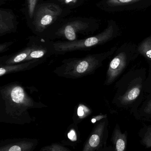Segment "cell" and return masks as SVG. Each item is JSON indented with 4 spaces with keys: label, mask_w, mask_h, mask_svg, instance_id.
<instances>
[{
    "label": "cell",
    "mask_w": 151,
    "mask_h": 151,
    "mask_svg": "<svg viewBox=\"0 0 151 151\" xmlns=\"http://www.w3.org/2000/svg\"><path fill=\"white\" fill-rule=\"evenodd\" d=\"M0 102L1 114L11 121L20 122L26 118H30L29 109L46 107L28 96L19 83H11L1 87Z\"/></svg>",
    "instance_id": "6da1fadb"
},
{
    "label": "cell",
    "mask_w": 151,
    "mask_h": 151,
    "mask_svg": "<svg viewBox=\"0 0 151 151\" xmlns=\"http://www.w3.org/2000/svg\"><path fill=\"white\" fill-rule=\"evenodd\" d=\"M72 12L54 0L43 1L36 8L28 27L35 35L45 39L52 28Z\"/></svg>",
    "instance_id": "7a4b0ae2"
},
{
    "label": "cell",
    "mask_w": 151,
    "mask_h": 151,
    "mask_svg": "<svg viewBox=\"0 0 151 151\" xmlns=\"http://www.w3.org/2000/svg\"><path fill=\"white\" fill-rule=\"evenodd\" d=\"M97 20L91 18L78 17L65 18L48 34L46 39L50 40L73 41L86 36L98 27Z\"/></svg>",
    "instance_id": "3957f363"
},
{
    "label": "cell",
    "mask_w": 151,
    "mask_h": 151,
    "mask_svg": "<svg viewBox=\"0 0 151 151\" xmlns=\"http://www.w3.org/2000/svg\"><path fill=\"white\" fill-rule=\"evenodd\" d=\"M104 57L102 54L89 55L82 58L64 59L53 73L59 77L70 79L82 78L92 74L101 65Z\"/></svg>",
    "instance_id": "277c9868"
},
{
    "label": "cell",
    "mask_w": 151,
    "mask_h": 151,
    "mask_svg": "<svg viewBox=\"0 0 151 151\" xmlns=\"http://www.w3.org/2000/svg\"><path fill=\"white\" fill-rule=\"evenodd\" d=\"M114 33L113 25H109L103 32L95 36L87 37L73 41H57L54 42L55 54L64 55L69 52L87 51L97 45L106 42Z\"/></svg>",
    "instance_id": "5b68a950"
},
{
    "label": "cell",
    "mask_w": 151,
    "mask_h": 151,
    "mask_svg": "<svg viewBox=\"0 0 151 151\" xmlns=\"http://www.w3.org/2000/svg\"><path fill=\"white\" fill-rule=\"evenodd\" d=\"M38 39V36L35 35L29 36L28 42L25 47L14 54L0 58V65H12L25 62L35 48Z\"/></svg>",
    "instance_id": "8992f818"
},
{
    "label": "cell",
    "mask_w": 151,
    "mask_h": 151,
    "mask_svg": "<svg viewBox=\"0 0 151 151\" xmlns=\"http://www.w3.org/2000/svg\"><path fill=\"white\" fill-rule=\"evenodd\" d=\"M54 42V41L38 37L35 48L25 62L40 59L47 60L50 57L55 55Z\"/></svg>",
    "instance_id": "52a82bcc"
},
{
    "label": "cell",
    "mask_w": 151,
    "mask_h": 151,
    "mask_svg": "<svg viewBox=\"0 0 151 151\" xmlns=\"http://www.w3.org/2000/svg\"><path fill=\"white\" fill-rule=\"evenodd\" d=\"M18 25L17 18L12 10L0 9V37L16 32Z\"/></svg>",
    "instance_id": "ba28073f"
},
{
    "label": "cell",
    "mask_w": 151,
    "mask_h": 151,
    "mask_svg": "<svg viewBox=\"0 0 151 151\" xmlns=\"http://www.w3.org/2000/svg\"><path fill=\"white\" fill-rule=\"evenodd\" d=\"M105 127V122L103 121L94 128L85 143L82 151H95L100 148L103 142Z\"/></svg>",
    "instance_id": "9c48e42d"
},
{
    "label": "cell",
    "mask_w": 151,
    "mask_h": 151,
    "mask_svg": "<svg viewBox=\"0 0 151 151\" xmlns=\"http://www.w3.org/2000/svg\"><path fill=\"white\" fill-rule=\"evenodd\" d=\"M37 141L32 139H14L1 145L0 151H33Z\"/></svg>",
    "instance_id": "30bf717a"
},
{
    "label": "cell",
    "mask_w": 151,
    "mask_h": 151,
    "mask_svg": "<svg viewBox=\"0 0 151 151\" xmlns=\"http://www.w3.org/2000/svg\"><path fill=\"white\" fill-rule=\"evenodd\" d=\"M46 60V59H40L12 65H0V76H4L11 73L21 72L32 70L41 64Z\"/></svg>",
    "instance_id": "8fae6325"
},
{
    "label": "cell",
    "mask_w": 151,
    "mask_h": 151,
    "mask_svg": "<svg viewBox=\"0 0 151 151\" xmlns=\"http://www.w3.org/2000/svg\"><path fill=\"white\" fill-rule=\"evenodd\" d=\"M127 56L124 52L119 54L111 62L107 71V84L114 81L122 72L126 65Z\"/></svg>",
    "instance_id": "7c38bea8"
},
{
    "label": "cell",
    "mask_w": 151,
    "mask_h": 151,
    "mask_svg": "<svg viewBox=\"0 0 151 151\" xmlns=\"http://www.w3.org/2000/svg\"><path fill=\"white\" fill-rule=\"evenodd\" d=\"M43 0H25L22 12L29 27L33 19L34 15L38 5L43 2Z\"/></svg>",
    "instance_id": "4fadbf2b"
},
{
    "label": "cell",
    "mask_w": 151,
    "mask_h": 151,
    "mask_svg": "<svg viewBox=\"0 0 151 151\" xmlns=\"http://www.w3.org/2000/svg\"><path fill=\"white\" fill-rule=\"evenodd\" d=\"M113 142L115 146V151H125L127 144L126 134L121 133L119 128L114 129L113 136Z\"/></svg>",
    "instance_id": "5bb4252c"
},
{
    "label": "cell",
    "mask_w": 151,
    "mask_h": 151,
    "mask_svg": "<svg viewBox=\"0 0 151 151\" xmlns=\"http://www.w3.org/2000/svg\"><path fill=\"white\" fill-rule=\"evenodd\" d=\"M91 111L86 105L81 103L75 107L73 119L74 124L81 122L83 119L87 118L90 114Z\"/></svg>",
    "instance_id": "9a60e30c"
},
{
    "label": "cell",
    "mask_w": 151,
    "mask_h": 151,
    "mask_svg": "<svg viewBox=\"0 0 151 151\" xmlns=\"http://www.w3.org/2000/svg\"><path fill=\"white\" fill-rule=\"evenodd\" d=\"M141 91V85L134 86L120 98L121 102L123 104H127L131 103L138 97Z\"/></svg>",
    "instance_id": "2e32d148"
},
{
    "label": "cell",
    "mask_w": 151,
    "mask_h": 151,
    "mask_svg": "<svg viewBox=\"0 0 151 151\" xmlns=\"http://www.w3.org/2000/svg\"><path fill=\"white\" fill-rule=\"evenodd\" d=\"M55 1L68 9L72 10L85 4L86 0H54Z\"/></svg>",
    "instance_id": "e0dca14e"
},
{
    "label": "cell",
    "mask_w": 151,
    "mask_h": 151,
    "mask_svg": "<svg viewBox=\"0 0 151 151\" xmlns=\"http://www.w3.org/2000/svg\"><path fill=\"white\" fill-rule=\"evenodd\" d=\"M138 50L145 57L151 59V38L144 40L139 46Z\"/></svg>",
    "instance_id": "ac0fdd59"
},
{
    "label": "cell",
    "mask_w": 151,
    "mask_h": 151,
    "mask_svg": "<svg viewBox=\"0 0 151 151\" xmlns=\"http://www.w3.org/2000/svg\"><path fill=\"white\" fill-rule=\"evenodd\" d=\"M40 151H71L66 147L58 143L52 144L51 145L43 147Z\"/></svg>",
    "instance_id": "d6986e66"
},
{
    "label": "cell",
    "mask_w": 151,
    "mask_h": 151,
    "mask_svg": "<svg viewBox=\"0 0 151 151\" xmlns=\"http://www.w3.org/2000/svg\"><path fill=\"white\" fill-rule=\"evenodd\" d=\"M77 127L76 125H72L70 127V130L68 131L67 134V138L71 142H76L78 141V131L75 128Z\"/></svg>",
    "instance_id": "ffe728a7"
},
{
    "label": "cell",
    "mask_w": 151,
    "mask_h": 151,
    "mask_svg": "<svg viewBox=\"0 0 151 151\" xmlns=\"http://www.w3.org/2000/svg\"><path fill=\"white\" fill-rule=\"evenodd\" d=\"M140 0H106L105 4L108 6H118L127 4L132 3Z\"/></svg>",
    "instance_id": "44dd1931"
},
{
    "label": "cell",
    "mask_w": 151,
    "mask_h": 151,
    "mask_svg": "<svg viewBox=\"0 0 151 151\" xmlns=\"http://www.w3.org/2000/svg\"><path fill=\"white\" fill-rule=\"evenodd\" d=\"M142 142L147 148L151 147V127L148 128L144 134Z\"/></svg>",
    "instance_id": "7402d4cb"
},
{
    "label": "cell",
    "mask_w": 151,
    "mask_h": 151,
    "mask_svg": "<svg viewBox=\"0 0 151 151\" xmlns=\"http://www.w3.org/2000/svg\"><path fill=\"white\" fill-rule=\"evenodd\" d=\"M14 41L6 42L4 43H1L0 45V53H4L7 51L10 47L14 43Z\"/></svg>",
    "instance_id": "603a6c76"
},
{
    "label": "cell",
    "mask_w": 151,
    "mask_h": 151,
    "mask_svg": "<svg viewBox=\"0 0 151 151\" xmlns=\"http://www.w3.org/2000/svg\"><path fill=\"white\" fill-rule=\"evenodd\" d=\"M106 117H107L106 115H99L98 116H95L92 119V122L95 123L96 122L101 120L105 119V118H106Z\"/></svg>",
    "instance_id": "cb8c5ba5"
},
{
    "label": "cell",
    "mask_w": 151,
    "mask_h": 151,
    "mask_svg": "<svg viewBox=\"0 0 151 151\" xmlns=\"http://www.w3.org/2000/svg\"><path fill=\"white\" fill-rule=\"evenodd\" d=\"M144 111L146 113L148 114H151V100L148 103L147 106L145 107V109H144Z\"/></svg>",
    "instance_id": "d4e9b609"
},
{
    "label": "cell",
    "mask_w": 151,
    "mask_h": 151,
    "mask_svg": "<svg viewBox=\"0 0 151 151\" xmlns=\"http://www.w3.org/2000/svg\"><path fill=\"white\" fill-rule=\"evenodd\" d=\"M15 1V0H0V5H3V4H5L6 3L12 1Z\"/></svg>",
    "instance_id": "484cf974"
}]
</instances>
